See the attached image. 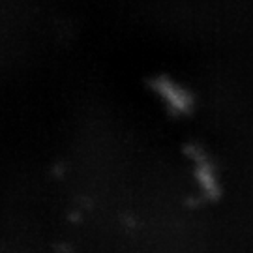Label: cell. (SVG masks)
<instances>
[{
  "label": "cell",
  "instance_id": "obj_1",
  "mask_svg": "<svg viewBox=\"0 0 253 253\" xmlns=\"http://www.w3.org/2000/svg\"><path fill=\"white\" fill-rule=\"evenodd\" d=\"M152 88L172 117H184L193 109V94L171 77H154Z\"/></svg>",
  "mask_w": 253,
  "mask_h": 253
},
{
  "label": "cell",
  "instance_id": "obj_2",
  "mask_svg": "<svg viewBox=\"0 0 253 253\" xmlns=\"http://www.w3.org/2000/svg\"><path fill=\"white\" fill-rule=\"evenodd\" d=\"M188 152L193 162V176H195L201 193L208 199H217L219 197V180H217V172L212 162L208 160V156L203 150H193V146L188 148Z\"/></svg>",
  "mask_w": 253,
  "mask_h": 253
}]
</instances>
